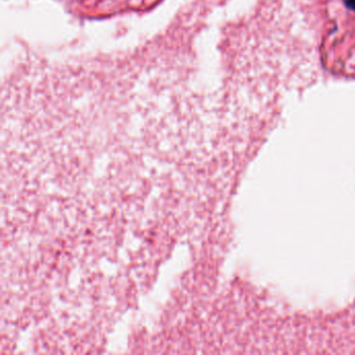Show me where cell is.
<instances>
[{
	"instance_id": "cell-1",
	"label": "cell",
	"mask_w": 355,
	"mask_h": 355,
	"mask_svg": "<svg viewBox=\"0 0 355 355\" xmlns=\"http://www.w3.org/2000/svg\"><path fill=\"white\" fill-rule=\"evenodd\" d=\"M347 6L350 8L355 9V0H347Z\"/></svg>"
}]
</instances>
